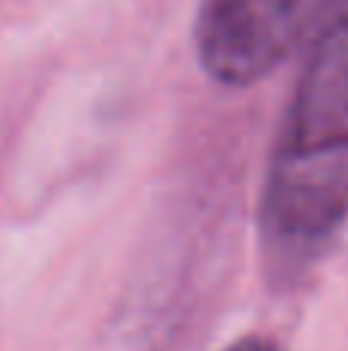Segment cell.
Segmentation results:
<instances>
[{"instance_id": "obj_1", "label": "cell", "mask_w": 348, "mask_h": 351, "mask_svg": "<svg viewBox=\"0 0 348 351\" xmlns=\"http://www.w3.org/2000/svg\"><path fill=\"white\" fill-rule=\"evenodd\" d=\"M259 256L271 287H296L348 225V0L308 34L259 191Z\"/></svg>"}, {"instance_id": "obj_2", "label": "cell", "mask_w": 348, "mask_h": 351, "mask_svg": "<svg viewBox=\"0 0 348 351\" xmlns=\"http://www.w3.org/2000/svg\"><path fill=\"white\" fill-rule=\"evenodd\" d=\"M330 0H201L195 47L222 86H253L271 74L318 25Z\"/></svg>"}, {"instance_id": "obj_3", "label": "cell", "mask_w": 348, "mask_h": 351, "mask_svg": "<svg viewBox=\"0 0 348 351\" xmlns=\"http://www.w3.org/2000/svg\"><path fill=\"white\" fill-rule=\"evenodd\" d=\"M219 351H287V346L269 333H247V336H238L234 342H228Z\"/></svg>"}]
</instances>
